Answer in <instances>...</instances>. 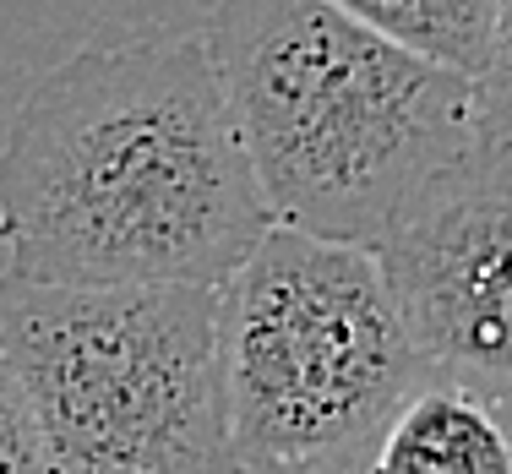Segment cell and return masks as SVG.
<instances>
[{
  "label": "cell",
  "instance_id": "cell-1",
  "mask_svg": "<svg viewBox=\"0 0 512 474\" xmlns=\"http://www.w3.org/2000/svg\"><path fill=\"white\" fill-rule=\"evenodd\" d=\"M273 229L202 28L88 44L0 148V278L218 289Z\"/></svg>",
  "mask_w": 512,
  "mask_h": 474
},
{
  "label": "cell",
  "instance_id": "cell-2",
  "mask_svg": "<svg viewBox=\"0 0 512 474\" xmlns=\"http://www.w3.org/2000/svg\"><path fill=\"white\" fill-rule=\"evenodd\" d=\"M202 39L273 224L376 246L474 142V82L333 0H218Z\"/></svg>",
  "mask_w": 512,
  "mask_h": 474
},
{
  "label": "cell",
  "instance_id": "cell-3",
  "mask_svg": "<svg viewBox=\"0 0 512 474\" xmlns=\"http://www.w3.org/2000/svg\"><path fill=\"white\" fill-rule=\"evenodd\" d=\"M202 284L0 278V355L50 474H240Z\"/></svg>",
  "mask_w": 512,
  "mask_h": 474
},
{
  "label": "cell",
  "instance_id": "cell-4",
  "mask_svg": "<svg viewBox=\"0 0 512 474\" xmlns=\"http://www.w3.org/2000/svg\"><path fill=\"white\" fill-rule=\"evenodd\" d=\"M218 382L240 464H349L431 366L371 246L273 224L213 289Z\"/></svg>",
  "mask_w": 512,
  "mask_h": 474
},
{
  "label": "cell",
  "instance_id": "cell-5",
  "mask_svg": "<svg viewBox=\"0 0 512 474\" xmlns=\"http://www.w3.org/2000/svg\"><path fill=\"white\" fill-rule=\"evenodd\" d=\"M376 262L431 376L512 398V131H474L382 229Z\"/></svg>",
  "mask_w": 512,
  "mask_h": 474
},
{
  "label": "cell",
  "instance_id": "cell-6",
  "mask_svg": "<svg viewBox=\"0 0 512 474\" xmlns=\"http://www.w3.org/2000/svg\"><path fill=\"white\" fill-rule=\"evenodd\" d=\"M360 474H512V436L496 398L431 376L387 415Z\"/></svg>",
  "mask_w": 512,
  "mask_h": 474
},
{
  "label": "cell",
  "instance_id": "cell-7",
  "mask_svg": "<svg viewBox=\"0 0 512 474\" xmlns=\"http://www.w3.org/2000/svg\"><path fill=\"white\" fill-rule=\"evenodd\" d=\"M349 17H360L371 33L393 39L398 50L431 60V66L480 77L496 39V11L502 0H333Z\"/></svg>",
  "mask_w": 512,
  "mask_h": 474
},
{
  "label": "cell",
  "instance_id": "cell-8",
  "mask_svg": "<svg viewBox=\"0 0 512 474\" xmlns=\"http://www.w3.org/2000/svg\"><path fill=\"white\" fill-rule=\"evenodd\" d=\"M474 131H491V137L512 131V0H502L496 11L491 55L474 77Z\"/></svg>",
  "mask_w": 512,
  "mask_h": 474
},
{
  "label": "cell",
  "instance_id": "cell-9",
  "mask_svg": "<svg viewBox=\"0 0 512 474\" xmlns=\"http://www.w3.org/2000/svg\"><path fill=\"white\" fill-rule=\"evenodd\" d=\"M0 474H50L39 431H33V415H28V398H22L6 355H0Z\"/></svg>",
  "mask_w": 512,
  "mask_h": 474
},
{
  "label": "cell",
  "instance_id": "cell-10",
  "mask_svg": "<svg viewBox=\"0 0 512 474\" xmlns=\"http://www.w3.org/2000/svg\"><path fill=\"white\" fill-rule=\"evenodd\" d=\"M240 474H360L349 464H240Z\"/></svg>",
  "mask_w": 512,
  "mask_h": 474
}]
</instances>
